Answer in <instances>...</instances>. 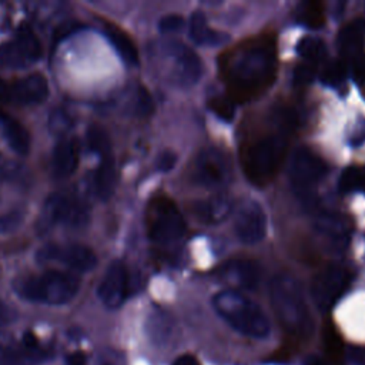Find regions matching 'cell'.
<instances>
[{"label":"cell","instance_id":"6da1fadb","mask_svg":"<svg viewBox=\"0 0 365 365\" xmlns=\"http://www.w3.org/2000/svg\"><path fill=\"white\" fill-rule=\"evenodd\" d=\"M220 73L227 96L234 103H248L262 96L275 81L278 58L272 34L242 40L220 56Z\"/></svg>","mask_w":365,"mask_h":365},{"label":"cell","instance_id":"7a4b0ae2","mask_svg":"<svg viewBox=\"0 0 365 365\" xmlns=\"http://www.w3.org/2000/svg\"><path fill=\"white\" fill-rule=\"evenodd\" d=\"M274 128L251 138L241 148V165L245 177L254 185L262 187L277 175L289 138L298 124L292 108H279L274 113Z\"/></svg>","mask_w":365,"mask_h":365},{"label":"cell","instance_id":"3957f363","mask_svg":"<svg viewBox=\"0 0 365 365\" xmlns=\"http://www.w3.org/2000/svg\"><path fill=\"white\" fill-rule=\"evenodd\" d=\"M272 309L284 329L307 339L314 334V318L298 281L288 274H278L269 284Z\"/></svg>","mask_w":365,"mask_h":365},{"label":"cell","instance_id":"277c9868","mask_svg":"<svg viewBox=\"0 0 365 365\" xmlns=\"http://www.w3.org/2000/svg\"><path fill=\"white\" fill-rule=\"evenodd\" d=\"M215 312L241 335L262 339L271 332L264 309L250 297L237 289H222L212 297Z\"/></svg>","mask_w":365,"mask_h":365},{"label":"cell","instance_id":"5b68a950","mask_svg":"<svg viewBox=\"0 0 365 365\" xmlns=\"http://www.w3.org/2000/svg\"><path fill=\"white\" fill-rule=\"evenodd\" d=\"M16 292L33 302L48 305H63L70 302L80 289L76 275L63 271H44L41 274L20 278L14 284Z\"/></svg>","mask_w":365,"mask_h":365},{"label":"cell","instance_id":"8992f818","mask_svg":"<svg viewBox=\"0 0 365 365\" xmlns=\"http://www.w3.org/2000/svg\"><path fill=\"white\" fill-rule=\"evenodd\" d=\"M145 225L148 238L160 247L175 245L187 231L178 207L167 195H157L148 202Z\"/></svg>","mask_w":365,"mask_h":365},{"label":"cell","instance_id":"52a82bcc","mask_svg":"<svg viewBox=\"0 0 365 365\" xmlns=\"http://www.w3.org/2000/svg\"><path fill=\"white\" fill-rule=\"evenodd\" d=\"M324 160L307 147L297 148L291 155L289 182L294 192L305 202H312L317 187L327 175Z\"/></svg>","mask_w":365,"mask_h":365},{"label":"cell","instance_id":"ba28073f","mask_svg":"<svg viewBox=\"0 0 365 365\" xmlns=\"http://www.w3.org/2000/svg\"><path fill=\"white\" fill-rule=\"evenodd\" d=\"M41 221L44 225L78 230L88 224L90 210L84 201L73 194L54 192L44 201Z\"/></svg>","mask_w":365,"mask_h":365},{"label":"cell","instance_id":"9c48e42d","mask_svg":"<svg viewBox=\"0 0 365 365\" xmlns=\"http://www.w3.org/2000/svg\"><path fill=\"white\" fill-rule=\"evenodd\" d=\"M167 61L168 78L180 87L194 86L202 76V61L198 54L181 41L170 40L161 44Z\"/></svg>","mask_w":365,"mask_h":365},{"label":"cell","instance_id":"30bf717a","mask_svg":"<svg viewBox=\"0 0 365 365\" xmlns=\"http://www.w3.org/2000/svg\"><path fill=\"white\" fill-rule=\"evenodd\" d=\"M40 264H57L77 272L91 271L97 265L94 251L83 244L64 242V244H44L36 255Z\"/></svg>","mask_w":365,"mask_h":365},{"label":"cell","instance_id":"8fae6325","mask_svg":"<svg viewBox=\"0 0 365 365\" xmlns=\"http://www.w3.org/2000/svg\"><path fill=\"white\" fill-rule=\"evenodd\" d=\"M351 282L349 271L339 264L324 267L312 279L311 294L319 311H329L345 294Z\"/></svg>","mask_w":365,"mask_h":365},{"label":"cell","instance_id":"7c38bea8","mask_svg":"<svg viewBox=\"0 0 365 365\" xmlns=\"http://www.w3.org/2000/svg\"><path fill=\"white\" fill-rule=\"evenodd\" d=\"M232 177L230 157L218 148H204L198 153L192 167V178L205 188H222Z\"/></svg>","mask_w":365,"mask_h":365},{"label":"cell","instance_id":"4fadbf2b","mask_svg":"<svg viewBox=\"0 0 365 365\" xmlns=\"http://www.w3.org/2000/svg\"><path fill=\"white\" fill-rule=\"evenodd\" d=\"M41 57V44L27 26H20L14 36L0 44V63L7 67H26Z\"/></svg>","mask_w":365,"mask_h":365},{"label":"cell","instance_id":"5bb4252c","mask_svg":"<svg viewBox=\"0 0 365 365\" xmlns=\"http://www.w3.org/2000/svg\"><path fill=\"white\" fill-rule=\"evenodd\" d=\"M235 234L241 242L252 245L265 237L267 217L261 204L255 200H242L234 217Z\"/></svg>","mask_w":365,"mask_h":365},{"label":"cell","instance_id":"9a60e30c","mask_svg":"<svg viewBox=\"0 0 365 365\" xmlns=\"http://www.w3.org/2000/svg\"><path fill=\"white\" fill-rule=\"evenodd\" d=\"M101 302L111 309L123 305L128 295V271L121 261H113L97 289Z\"/></svg>","mask_w":365,"mask_h":365},{"label":"cell","instance_id":"2e32d148","mask_svg":"<svg viewBox=\"0 0 365 365\" xmlns=\"http://www.w3.org/2000/svg\"><path fill=\"white\" fill-rule=\"evenodd\" d=\"M48 96L47 78L40 73H31L10 83L9 103L19 106L40 104Z\"/></svg>","mask_w":365,"mask_h":365},{"label":"cell","instance_id":"e0dca14e","mask_svg":"<svg viewBox=\"0 0 365 365\" xmlns=\"http://www.w3.org/2000/svg\"><path fill=\"white\" fill-rule=\"evenodd\" d=\"M315 231L324 244L335 252L346 248L349 241L348 225L344 218L332 212H321L315 218Z\"/></svg>","mask_w":365,"mask_h":365},{"label":"cell","instance_id":"ac0fdd59","mask_svg":"<svg viewBox=\"0 0 365 365\" xmlns=\"http://www.w3.org/2000/svg\"><path fill=\"white\" fill-rule=\"evenodd\" d=\"M78 165V145L71 138L57 143L51 155V171L56 178H68Z\"/></svg>","mask_w":365,"mask_h":365},{"label":"cell","instance_id":"d6986e66","mask_svg":"<svg viewBox=\"0 0 365 365\" xmlns=\"http://www.w3.org/2000/svg\"><path fill=\"white\" fill-rule=\"evenodd\" d=\"M221 275L234 285L245 289H254L255 287H258L261 272L254 261L235 259L230 261L222 267Z\"/></svg>","mask_w":365,"mask_h":365},{"label":"cell","instance_id":"ffe728a7","mask_svg":"<svg viewBox=\"0 0 365 365\" xmlns=\"http://www.w3.org/2000/svg\"><path fill=\"white\" fill-rule=\"evenodd\" d=\"M0 131L7 145L17 154L24 155L30 150V134L26 127L0 110Z\"/></svg>","mask_w":365,"mask_h":365},{"label":"cell","instance_id":"44dd1931","mask_svg":"<svg viewBox=\"0 0 365 365\" xmlns=\"http://www.w3.org/2000/svg\"><path fill=\"white\" fill-rule=\"evenodd\" d=\"M188 29L191 40L198 46H218L228 40V36L225 33L217 31L208 26L204 13L200 10L191 14Z\"/></svg>","mask_w":365,"mask_h":365},{"label":"cell","instance_id":"7402d4cb","mask_svg":"<svg viewBox=\"0 0 365 365\" xmlns=\"http://www.w3.org/2000/svg\"><path fill=\"white\" fill-rule=\"evenodd\" d=\"M117 185V170L113 155L104 157L97 167L93 177V191L97 198L108 200Z\"/></svg>","mask_w":365,"mask_h":365},{"label":"cell","instance_id":"603a6c76","mask_svg":"<svg viewBox=\"0 0 365 365\" xmlns=\"http://www.w3.org/2000/svg\"><path fill=\"white\" fill-rule=\"evenodd\" d=\"M365 37V23L362 20H352L346 23L338 34V46L342 54L354 60L361 57V47Z\"/></svg>","mask_w":365,"mask_h":365},{"label":"cell","instance_id":"cb8c5ba5","mask_svg":"<svg viewBox=\"0 0 365 365\" xmlns=\"http://www.w3.org/2000/svg\"><path fill=\"white\" fill-rule=\"evenodd\" d=\"M231 211V201L225 194H217L207 200L198 201L194 205V212L198 220L207 224L222 221Z\"/></svg>","mask_w":365,"mask_h":365},{"label":"cell","instance_id":"d4e9b609","mask_svg":"<svg viewBox=\"0 0 365 365\" xmlns=\"http://www.w3.org/2000/svg\"><path fill=\"white\" fill-rule=\"evenodd\" d=\"M104 33L110 43L114 46L115 51L120 54V57L130 66L138 64V51L131 40V37L118 26L113 23L104 24Z\"/></svg>","mask_w":365,"mask_h":365},{"label":"cell","instance_id":"484cf974","mask_svg":"<svg viewBox=\"0 0 365 365\" xmlns=\"http://www.w3.org/2000/svg\"><path fill=\"white\" fill-rule=\"evenodd\" d=\"M297 53L305 61V64L317 67V64L324 60L327 48L321 38L314 36H305L297 44Z\"/></svg>","mask_w":365,"mask_h":365},{"label":"cell","instance_id":"4316f807","mask_svg":"<svg viewBox=\"0 0 365 365\" xmlns=\"http://www.w3.org/2000/svg\"><path fill=\"white\" fill-rule=\"evenodd\" d=\"M87 144L88 148L98 154L101 158L113 155L111 153V141L108 138V134L100 128L98 125H90L87 130Z\"/></svg>","mask_w":365,"mask_h":365},{"label":"cell","instance_id":"83f0119b","mask_svg":"<svg viewBox=\"0 0 365 365\" xmlns=\"http://www.w3.org/2000/svg\"><path fill=\"white\" fill-rule=\"evenodd\" d=\"M362 180H364V168L355 167V165L348 167L339 175L338 190L342 194L359 191L362 190Z\"/></svg>","mask_w":365,"mask_h":365},{"label":"cell","instance_id":"f1b7e54d","mask_svg":"<svg viewBox=\"0 0 365 365\" xmlns=\"http://www.w3.org/2000/svg\"><path fill=\"white\" fill-rule=\"evenodd\" d=\"M299 20L309 29H319L325 23L324 6L318 1H308L301 7Z\"/></svg>","mask_w":365,"mask_h":365},{"label":"cell","instance_id":"f546056e","mask_svg":"<svg viewBox=\"0 0 365 365\" xmlns=\"http://www.w3.org/2000/svg\"><path fill=\"white\" fill-rule=\"evenodd\" d=\"M346 71H348V67L344 60H332L324 67L321 77L324 83H327L328 86L338 87L345 81Z\"/></svg>","mask_w":365,"mask_h":365},{"label":"cell","instance_id":"4dcf8cb0","mask_svg":"<svg viewBox=\"0 0 365 365\" xmlns=\"http://www.w3.org/2000/svg\"><path fill=\"white\" fill-rule=\"evenodd\" d=\"M210 110L221 120L231 121L235 114V103L228 96H217L208 101Z\"/></svg>","mask_w":365,"mask_h":365},{"label":"cell","instance_id":"1f68e13d","mask_svg":"<svg viewBox=\"0 0 365 365\" xmlns=\"http://www.w3.org/2000/svg\"><path fill=\"white\" fill-rule=\"evenodd\" d=\"M134 110L138 115H148L153 111V100L144 87H138L135 93Z\"/></svg>","mask_w":365,"mask_h":365},{"label":"cell","instance_id":"d6a6232c","mask_svg":"<svg viewBox=\"0 0 365 365\" xmlns=\"http://www.w3.org/2000/svg\"><path fill=\"white\" fill-rule=\"evenodd\" d=\"M48 125L51 128L53 133L56 134H63L68 130L70 127V120L67 117L66 113H61V111H54L51 115H50V121H48Z\"/></svg>","mask_w":365,"mask_h":365},{"label":"cell","instance_id":"836d02e7","mask_svg":"<svg viewBox=\"0 0 365 365\" xmlns=\"http://www.w3.org/2000/svg\"><path fill=\"white\" fill-rule=\"evenodd\" d=\"M21 218H23V214L19 211H13V212L1 215L0 217V234L10 232L14 228H17L21 222Z\"/></svg>","mask_w":365,"mask_h":365},{"label":"cell","instance_id":"e575fe53","mask_svg":"<svg viewBox=\"0 0 365 365\" xmlns=\"http://www.w3.org/2000/svg\"><path fill=\"white\" fill-rule=\"evenodd\" d=\"M184 24V20L181 16L178 14H167L164 16L160 23H158V27L163 33H173V31H177L182 27Z\"/></svg>","mask_w":365,"mask_h":365},{"label":"cell","instance_id":"d590c367","mask_svg":"<svg viewBox=\"0 0 365 365\" xmlns=\"http://www.w3.org/2000/svg\"><path fill=\"white\" fill-rule=\"evenodd\" d=\"M315 68H317V67H312V66L305 64V63L297 66V68H295V71H294V83H295L297 86H305V84H308V83L312 80V77H314Z\"/></svg>","mask_w":365,"mask_h":365},{"label":"cell","instance_id":"8d00e7d4","mask_svg":"<svg viewBox=\"0 0 365 365\" xmlns=\"http://www.w3.org/2000/svg\"><path fill=\"white\" fill-rule=\"evenodd\" d=\"M175 160H177V157H175V154H174L173 151H164V153L158 157L157 167H158V170H161V171H170V170L174 167Z\"/></svg>","mask_w":365,"mask_h":365},{"label":"cell","instance_id":"74e56055","mask_svg":"<svg viewBox=\"0 0 365 365\" xmlns=\"http://www.w3.org/2000/svg\"><path fill=\"white\" fill-rule=\"evenodd\" d=\"M173 365H200V364L195 359V356H192L190 354H184V355H180L178 358H175Z\"/></svg>","mask_w":365,"mask_h":365},{"label":"cell","instance_id":"f35d334b","mask_svg":"<svg viewBox=\"0 0 365 365\" xmlns=\"http://www.w3.org/2000/svg\"><path fill=\"white\" fill-rule=\"evenodd\" d=\"M86 356L81 352H74L67 356V365H84Z\"/></svg>","mask_w":365,"mask_h":365},{"label":"cell","instance_id":"ab89813d","mask_svg":"<svg viewBox=\"0 0 365 365\" xmlns=\"http://www.w3.org/2000/svg\"><path fill=\"white\" fill-rule=\"evenodd\" d=\"M9 96H10V83H6L0 77V101L9 103Z\"/></svg>","mask_w":365,"mask_h":365},{"label":"cell","instance_id":"60d3db41","mask_svg":"<svg viewBox=\"0 0 365 365\" xmlns=\"http://www.w3.org/2000/svg\"><path fill=\"white\" fill-rule=\"evenodd\" d=\"M304 365H328L327 361L319 355H308L304 359Z\"/></svg>","mask_w":365,"mask_h":365},{"label":"cell","instance_id":"b9f144b4","mask_svg":"<svg viewBox=\"0 0 365 365\" xmlns=\"http://www.w3.org/2000/svg\"><path fill=\"white\" fill-rule=\"evenodd\" d=\"M10 319V311L9 308L0 301V321H9Z\"/></svg>","mask_w":365,"mask_h":365},{"label":"cell","instance_id":"7bdbcfd3","mask_svg":"<svg viewBox=\"0 0 365 365\" xmlns=\"http://www.w3.org/2000/svg\"><path fill=\"white\" fill-rule=\"evenodd\" d=\"M361 191H365V168H364V180H362V190Z\"/></svg>","mask_w":365,"mask_h":365}]
</instances>
